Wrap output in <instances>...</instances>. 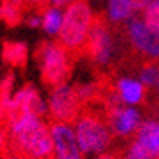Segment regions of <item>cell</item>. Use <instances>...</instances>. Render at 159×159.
<instances>
[{
  "mask_svg": "<svg viewBox=\"0 0 159 159\" xmlns=\"http://www.w3.org/2000/svg\"><path fill=\"white\" fill-rule=\"evenodd\" d=\"M74 129L84 154H103L114 140V133L107 117L96 105L84 107L80 117L75 121Z\"/></svg>",
  "mask_w": 159,
  "mask_h": 159,
  "instance_id": "3",
  "label": "cell"
},
{
  "mask_svg": "<svg viewBox=\"0 0 159 159\" xmlns=\"http://www.w3.org/2000/svg\"><path fill=\"white\" fill-rule=\"evenodd\" d=\"M28 9L26 0H0V21L9 28L25 21V11Z\"/></svg>",
  "mask_w": 159,
  "mask_h": 159,
  "instance_id": "12",
  "label": "cell"
},
{
  "mask_svg": "<svg viewBox=\"0 0 159 159\" xmlns=\"http://www.w3.org/2000/svg\"><path fill=\"white\" fill-rule=\"evenodd\" d=\"M12 96H14V75L5 74L0 79V122H7L12 107Z\"/></svg>",
  "mask_w": 159,
  "mask_h": 159,
  "instance_id": "15",
  "label": "cell"
},
{
  "mask_svg": "<svg viewBox=\"0 0 159 159\" xmlns=\"http://www.w3.org/2000/svg\"><path fill=\"white\" fill-rule=\"evenodd\" d=\"M91 23H93V12L88 0H72L63 12V23L60 33L56 35L58 42L63 44L70 52H74L75 58L82 56Z\"/></svg>",
  "mask_w": 159,
  "mask_h": 159,
  "instance_id": "4",
  "label": "cell"
},
{
  "mask_svg": "<svg viewBox=\"0 0 159 159\" xmlns=\"http://www.w3.org/2000/svg\"><path fill=\"white\" fill-rule=\"evenodd\" d=\"M9 147V133L5 128H0V152H4Z\"/></svg>",
  "mask_w": 159,
  "mask_h": 159,
  "instance_id": "22",
  "label": "cell"
},
{
  "mask_svg": "<svg viewBox=\"0 0 159 159\" xmlns=\"http://www.w3.org/2000/svg\"><path fill=\"white\" fill-rule=\"evenodd\" d=\"M140 82L145 86L147 91L150 88H154L156 84H159V65H156L154 61L142 63L140 65Z\"/></svg>",
  "mask_w": 159,
  "mask_h": 159,
  "instance_id": "17",
  "label": "cell"
},
{
  "mask_svg": "<svg viewBox=\"0 0 159 159\" xmlns=\"http://www.w3.org/2000/svg\"><path fill=\"white\" fill-rule=\"evenodd\" d=\"M114 47L116 44H114L112 30H110V18L105 12L94 14L91 30L82 49V56L88 58L96 66H105L110 63Z\"/></svg>",
  "mask_w": 159,
  "mask_h": 159,
  "instance_id": "5",
  "label": "cell"
},
{
  "mask_svg": "<svg viewBox=\"0 0 159 159\" xmlns=\"http://www.w3.org/2000/svg\"><path fill=\"white\" fill-rule=\"evenodd\" d=\"M23 159H33V157H23Z\"/></svg>",
  "mask_w": 159,
  "mask_h": 159,
  "instance_id": "24",
  "label": "cell"
},
{
  "mask_svg": "<svg viewBox=\"0 0 159 159\" xmlns=\"http://www.w3.org/2000/svg\"><path fill=\"white\" fill-rule=\"evenodd\" d=\"M35 60L39 63L40 79H42L44 86L52 89L61 84H66L77 58L58 40L56 42L44 40L39 44L37 51H35Z\"/></svg>",
  "mask_w": 159,
  "mask_h": 159,
  "instance_id": "2",
  "label": "cell"
},
{
  "mask_svg": "<svg viewBox=\"0 0 159 159\" xmlns=\"http://www.w3.org/2000/svg\"><path fill=\"white\" fill-rule=\"evenodd\" d=\"M46 105L49 122H63V124H72V126L84 110V103L79 98L75 86L68 84L52 88L49 91Z\"/></svg>",
  "mask_w": 159,
  "mask_h": 159,
  "instance_id": "6",
  "label": "cell"
},
{
  "mask_svg": "<svg viewBox=\"0 0 159 159\" xmlns=\"http://www.w3.org/2000/svg\"><path fill=\"white\" fill-rule=\"evenodd\" d=\"M143 21L147 26L159 30V0H152L143 11Z\"/></svg>",
  "mask_w": 159,
  "mask_h": 159,
  "instance_id": "19",
  "label": "cell"
},
{
  "mask_svg": "<svg viewBox=\"0 0 159 159\" xmlns=\"http://www.w3.org/2000/svg\"><path fill=\"white\" fill-rule=\"evenodd\" d=\"M19 114H37V116H47V105L42 100L39 89L33 84H25L23 88H19L14 91L12 96V107H11V117L19 116ZM7 119V121H9Z\"/></svg>",
  "mask_w": 159,
  "mask_h": 159,
  "instance_id": "9",
  "label": "cell"
},
{
  "mask_svg": "<svg viewBox=\"0 0 159 159\" xmlns=\"http://www.w3.org/2000/svg\"><path fill=\"white\" fill-rule=\"evenodd\" d=\"M119 159H159V152L154 150L150 145L136 138L135 135L126 138V143L114 149Z\"/></svg>",
  "mask_w": 159,
  "mask_h": 159,
  "instance_id": "11",
  "label": "cell"
},
{
  "mask_svg": "<svg viewBox=\"0 0 159 159\" xmlns=\"http://www.w3.org/2000/svg\"><path fill=\"white\" fill-rule=\"evenodd\" d=\"M94 159H119V156H117L116 150H112V152H103V154L96 156Z\"/></svg>",
  "mask_w": 159,
  "mask_h": 159,
  "instance_id": "23",
  "label": "cell"
},
{
  "mask_svg": "<svg viewBox=\"0 0 159 159\" xmlns=\"http://www.w3.org/2000/svg\"><path fill=\"white\" fill-rule=\"evenodd\" d=\"M157 94H159V84H157Z\"/></svg>",
  "mask_w": 159,
  "mask_h": 159,
  "instance_id": "25",
  "label": "cell"
},
{
  "mask_svg": "<svg viewBox=\"0 0 159 159\" xmlns=\"http://www.w3.org/2000/svg\"><path fill=\"white\" fill-rule=\"evenodd\" d=\"M5 129L9 133L11 152L19 157L33 159H52L51 126L37 114H19L11 117L5 122Z\"/></svg>",
  "mask_w": 159,
  "mask_h": 159,
  "instance_id": "1",
  "label": "cell"
},
{
  "mask_svg": "<svg viewBox=\"0 0 159 159\" xmlns=\"http://www.w3.org/2000/svg\"><path fill=\"white\" fill-rule=\"evenodd\" d=\"M107 121L110 124V129H112L114 136H119V138H129V136L135 135V131L140 126V114L135 108H126L124 105L114 108L112 112H108Z\"/></svg>",
  "mask_w": 159,
  "mask_h": 159,
  "instance_id": "10",
  "label": "cell"
},
{
  "mask_svg": "<svg viewBox=\"0 0 159 159\" xmlns=\"http://www.w3.org/2000/svg\"><path fill=\"white\" fill-rule=\"evenodd\" d=\"M28 2V7L32 11H37V12H42L47 5H51V0H26Z\"/></svg>",
  "mask_w": 159,
  "mask_h": 159,
  "instance_id": "20",
  "label": "cell"
},
{
  "mask_svg": "<svg viewBox=\"0 0 159 159\" xmlns=\"http://www.w3.org/2000/svg\"><path fill=\"white\" fill-rule=\"evenodd\" d=\"M49 126H51L52 145H54L52 159H86V154L80 149L72 124L49 122Z\"/></svg>",
  "mask_w": 159,
  "mask_h": 159,
  "instance_id": "7",
  "label": "cell"
},
{
  "mask_svg": "<svg viewBox=\"0 0 159 159\" xmlns=\"http://www.w3.org/2000/svg\"><path fill=\"white\" fill-rule=\"evenodd\" d=\"M124 2L131 7L133 12H135V11H140V9H145V7L150 4V0H124Z\"/></svg>",
  "mask_w": 159,
  "mask_h": 159,
  "instance_id": "21",
  "label": "cell"
},
{
  "mask_svg": "<svg viewBox=\"0 0 159 159\" xmlns=\"http://www.w3.org/2000/svg\"><path fill=\"white\" fill-rule=\"evenodd\" d=\"M131 14H133V11L124 0H108V18H110V21L119 23V21L131 18Z\"/></svg>",
  "mask_w": 159,
  "mask_h": 159,
  "instance_id": "18",
  "label": "cell"
},
{
  "mask_svg": "<svg viewBox=\"0 0 159 159\" xmlns=\"http://www.w3.org/2000/svg\"><path fill=\"white\" fill-rule=\"evenodd\" d=\"M117 89H119V94H121V100L126 103H147V96H149V91L145 89V86L138 80L128 79V77H121L117 80Z\"/></svg>",
  "mask_w": 159,
  "mask_h": 159,
  "instance_id": "13",
  "label": "cell"
},
{
  "mask_svg": "<svg viewBox=\"0 0 159 159\" xmlns=\"http://www.w3.org/2000/svg\"><path fill=\"white\" fill-rule=\"evenodd\" d=\"M42 14V30L47 35H58L63 23V12L56 5H47L46 9L40 12Z\"/></svg>",
  "mask_w": 159,
  "mask_h": 159,
  "instance_id": "16",
  "label": "cell"
},
{
  "mask_svg": "<svg viewBox=\"0 0 159 159\" xmlns=\"http://www.w3.org/2000/svg\"><path fill=\"white\" fill-rule=\"evenodd\" d=\"M129 40L142 56L152 60L159 58V30L147 26L145 21L133 19L129 23Z\"/></svg>",
  "mask_w": 159,
  "mask_h": 159,
  "instance_id": "8",
  "label": "cell"
},
{
  "mask_svg": "<svg viewBox=\"0 0 159 159\" xmlns=\"http://www.w3.org/2000/svg\"><path fill=\"white\" fill-rule=\"evenodd\" d=\"M2 60L12 68H23L28 61V46L21 40H7L2 47Z\"/></svg>",
  "mask_w": 159,
  "mask_h": 159,
  "instance_id": "14",
  "label": "cell"
}]
</instances>
